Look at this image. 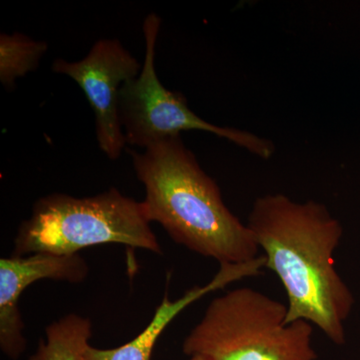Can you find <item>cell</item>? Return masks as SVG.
I'll return each instance as SVG.
<instances>
[{
    "label": "cell",
    "mask_w": 360,
    "mask_h": 360,
    "mask_svg": "<svg viewBox=\"0 0 360 360\" xmlns=\"http://www.w3.org/2000/svg\"><path fill=\"white\" fill-rule=\"evenodd\" d=\"M248 226L264 251L265 269L278 276L288 295L286 323L309 322L335 345H345L354 297L333 258L342 238L340 222L322 203L276 193L255 200Z\"/></svg>",
    "instance_id": "1"
},
{
    "label": "cell",
    "mask_w": 360,
    "mask_h": 360,
    "mask_svg": "<svg viewBox=\"0 0 360 360\" xmlns=\"http://www.w3.org/2000/svg\"><path fill=\"white\" fill-rule=\"evenodd\" d=\"M129 153L146 188L142 203L149 221L158 222L175 243L219 264L258 257L255 234L225 205L217 182L203 172L181 134Z\"/></svg>",
    "instance_id": "2"
},
{
    "label": "cell",
    "mask_w": 360,
    "mask_h": 360,
    "mask_svg": "<svg viewBox=\"0 0 360 360\" xmlns=\"http://www.w3.org/2000/svg\"><path fill=\"white\" fill-rule=\"evenodd\" d=\"M288 307L252 288L217 296L187 335L184 354L205 360H316L314 326L286 323Z\"/></svg>",
    "instance_id": "3"
},
{
    "label": "cell",
    "mask_w": 360,
    "mask_h": 360,
    "mask_svg": "<svg viewBox=\"0 0 360 360\" xmlns=\"http://www.w3.org/2000/svg\"><path fill=\"white\" fill-rule=\"evenodd\" d=\"M120 243L162 255L143 203L116 188L89 198L56 193L33 206L18 229L11 257L37 252L78 255V251Z\"/></svg>",
    "instance_id": "4"
},
{
    "label": "cell",
    "mask_w": 360,
    "mask_h": 360,
    "mask_svg": "<svg viewBox=\"0 0 360 360\" xmlns=\"http://www.w3.org/2000/svg\"><path fill=\"white\" fill-rule=\"evenodd\" d=\"M160 25L158 14L146 16L143 22L146 54L141 73L120 89V120L127 143L144 149L186 130H202L233 142L258 158H271L276 148L269 139L205 122L191 111L181 94L163 86L155 70Z\"/></svg>",
    "instance_id": "5"
},
{
    "label": "cell",
    "mask_w": 360,
    "mask_h": 360,
    "mask_svg": "<svg viewBox=\"0 0 360 360\" xmlns=\"http://www.w3.org/2000/svg\"><path fill=\"white\" fill-rule=\"evenodd\" d=\"M141 63L118 39H101L82 60L58 58L52 70L75 80L94 110L99 148L116 160L127 146L120 113L123 85L139 77Z\"/></svg>",
    "instance_id": "6"
},
{
    "label": "cell",
    "mask_w": 360,
    "mask_h": 360,
    "mask_svg": "<svg viewBox=\"0 0 360 360\" xmlns=\"http://www.w3.org/2000/svg\"><path fill=\"white\" fill-rule=\"evenodd\" d=\"M89 274V265L79 255L37 252L28 257L0 259V347L11 359L25 352L20 298L26 288L40 279L78 283Z\"/></svg>",
    "instance_id": "7"
},
{
    "label": "cell",
    "mask_w": 360,
    "mask_h": 360,
    "mask_svg": "<svg viewBox=\"0 0 360 360\" xmlns=\"http://www.w3.org/2000/svg\"><path fill=\"white\" fill-rule=\"evenodd\" d=\"M266 259L264 255L243 264H221L217 276L205 286H195L174 302L165 293L153 319L136 338L122 347L112 349H99L89 347L85 352V360H151L156 341L175 317L191 303L212 291L222 290L229 283L262 274Z\"/></svg>",
    "instance_id": "8"
},
{
    "label": "cell",
    "mask_w": 360,
    "mask_h": 360,
    "mask_svg": "<svg viewBox=\"0 0 360 360\" xmlns=\"http://www.w3.org/2000/svg\"><path fill=\"white\" fill-rule=\"evenodd\" d=\"M91 329L89 319L66 315L45 328L46 341H40L37 352L28 360H85Z\"/></svg>",
    "instance_id": "9"
},
{
    "label": "cell",
    "mask_w": 360,
    "mask_h": 360,
    "mask_svg": "<svg viewBox=\"0 0 360 360\" xmlns=\"http://www.w3.org/2000/svg\"><path fill=\"white\" fill-rule=\"evenodd\" d=\"M49 44L37 41L22 33L0 35V82L13 89L16 79L37 70Z\"/></svg>",
    "instance_id": "10"
},
{
    "label": "cell",
    "mask_w": 360,
    "mask_h": 360,
    "mask_svg": "<svg viewBox=\"0 0 360 360\" xmlns=\"http://www.w3.org/2000/svg\"><path fill=\"white\" fill-rule=\"evenodd\" d=\"M189 360H205L203 357L198 356V355H195V356H191Z\"/></svg>",
    "instance_id": "11"
}]
</instances>
